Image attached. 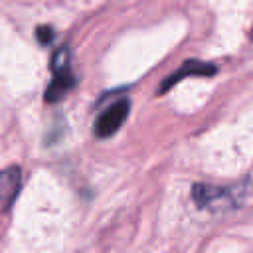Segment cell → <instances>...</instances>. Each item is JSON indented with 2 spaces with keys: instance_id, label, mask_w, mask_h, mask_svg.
Here are the masks:
<instances>
[{
  "instance_id": "obj_4",
  "label": "cell",
  "mask_w": 253,
  "mask_h": 253,
  "mask_svg": "<svg viewBox=\"0 0 253 253\" xmlns=\"http://www.w3.org/2000/svg\"><path fill=\"white\" fill-rule=\"evenodd\" d=\"M217 71V67L213 65V63H206V61H194V59H190V61H186L178 71H174L168 79H164L162 81V85H160V93L164 91V89H170L174 83H178L182 77H186V75H213Z\"/></svg>"
},
{
  "instance_id": "obj_2",
  "label": "cell",
  "mask_w": 253,
  "mask_h": 253,
  "mask_svg": "<svg viewBox=\"0 0 253 253\" xmlns=\"http://www.w3.org/2000/svg\"><path fill=\"white\" fill-rule=\"evenodd\" d=\"M128 111H130V101L128 99L115 101L109 109H105L97 117V121H95V136H99V138L113 136L123 126V123L126 121Z\"/></svg>"
},
{
  "instance_id": "obj_5",
  "label": "cell",
  "mask_w": 253,
  "mask_h": 253,
  "mask_svg": "<svg viewBox=\"0 0 253 253\" xmlns=\"http://www.w3.org/2000/svg\"><path fill=\"white\" fill-rule=\"evenodd\" d=\"M73 83H75V77H73V73H71L69 69L53 71V79H51V83H49V87H47V91H45V99H47L49 103L59 101V99L73 87Z\"/></svg>"
},
{
  "instance_id": "obj_7",
  "label": "cell",
  "mask_w": 253,
  "mask_h": 253,
  "mask_svg": "<svg viewBox=\"0 0 253 253\" xmlns=\"http://www.w3.org/2000/svg\"><path fill=\"white\" fill-rule=\"evenodd\" d=\"M36 36H38V42H40V43L47 45V43H51V40H53V30H51L49 26H42V28L36 30Z\"/></svg>"
},
{
  "instance_id": "obj_6",
  "label": "cell",
  "mask_w": 253,
  "mask_h": 253,
  "mask_svg": "<svg viewBox=\"0 0 253 253\" xmlns=\"http://www.w3.org/2000/svg\"><path fill=\"white\" fill-rule=\"evenodd\" d=\"M53 71H61V69H69V49L67 45H63L61 49L55 51L53 55Z\"/></svg>"
},
{
  "instance_id": "obj_1",
  "label": "cell",
  "mask_w": 253,
  "mask_h": 253,
  "mask_svg": "<svg viewBox=\"0 0 253 253\" xmlns=\"http://www.w3.org/2000/svg\"><path fill=\"white\" fill-rule=\"evenodd\" d=\"M192 198L198 208L225 213L231 210H239L253 198V186L249 180L237 182L231 186H210V184H196L192 188Z\"/></svg>"
},
{
  "instance_id": "obj_3",
  "label": "cell",
  "mask_w": 253,
  "mask_h": 253,
  "mask_svg": "<svg viewBox=\"0 0 253 253\" xmlns=\"http://www.w3.org/2000/svg\"><path fill=\"white\" fill-rule=\"evenodd\" d=\"M20 186H22L20 166H8L0 170V208L2 210H10V206L20 194Z\"/></svg>"
}]
</instances>
